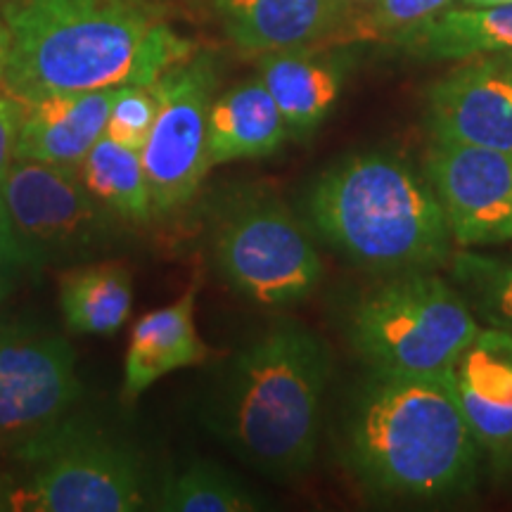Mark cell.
<instances>
[{
    "label": "cell",
    "mask_w": 512,
    "mask_h": 512,
    "mask_svg": "<svg viewBox=\"0 0 512 512\" xmlns=\"http://www.w3.org/2000/svg\"><path fill=\"white\" fill-rule=\"evenodd\" d=\"M494 465H496V470L501 472V475L512 477V444H510L508 451H505V456L498 460V463H494Z\"/></svg>",
    "instance_id": "cell-31"
},
{
    "label": "cell",
    "mask_w": 512,
    "mask_h": 512,
    "mask_svg": "<svg viewBox=\"0 0 512 512\" xmlns=\"http://www.w3.org/2000/svg\"><path fill=\"white\" fill-rule=\"evenodd\" d=\"M195 299L197 285H192L178 302L145 313L136 323L124 361V396L128 401L145 394L164 375L207 361L209 349L195 325Z\"/></svg>",
    "instance_id": "cell-16"
},
{
    "label": "cell",
    "mask_w": 512,
    "mask_h": 512,
    "mask_svg": "<svg viewBox=\"0 0 512 512\" xmlns=\"http://www.w3.org/2000/svg\"><path fill=\"white\" fill-rule=\"evenodd\" d=\"M451 3L453 0H373L368 12L349 24V31L356 38L401 41Z\"/></svg>",
    "instance_id": "cell-24"
},
{
    "label": "cell",
    "mask_w": 512,
    "mask_h": 512,
    "mask_svg": "<svg viewBox=\"0 0 512 512\" xmlns=\"http://www.w3.org/2000/svg\"><path fill=\"white\" fill-rule=\"evenodd\" d=\"M86 190L121 221L143 223L155 216L143 155L102 136L81 162Z\"/></svg>",
    "instance_id": "cell-21"
},
{
    "label": "cell",
    "mask_w": 512,
    "mask_h": 512,
    "mask_svg": "<svg viewBox=\"0 0 512 512\" xmlns=\"http://www.w3.org/2000/svg\"><path fill=\"white\" fill-rule=\"evenodd\" d=\"M408 50L434 60H472L512 50V0L446 8L401 38Z\"/></svg>",
    "instance_id": "cell-19"
},
{
    "label": "cell",
    "mask_w": 512,
    "mask_h": 512,
    "mask_svg": "<svg viewBox=\"0 0 512 512\" xmlns=\"http://www.w3.org/2000/svg\"><path fill=\"white\" fill-rule=\"evenodd\" d=\"M330 377L328 344L287 320L230 358L204 401V425L252 470L297 477L316 458Z\"/></svg>",
    "instance_id": "cell-3"
},
{
    "label": "cell",
    "mask_w": 512,
    "mask_h": 512,
    "mask_svg": "<svg viewBox=\"0 0 512 512\" xmlns=\"http://www.w3.org/2000/svg\"><path fill=\"white\" fill-rule=\"evenodd\" d=\"M0 266L15 268V271H22V268H29L27 256H24L22 247L15 240V233H12L8 214H5L3 202H0Z\"/></svg>",
    "instance_id": "cell-27"
},
{
    "label": "cell",
    "mask_w": 512,
    "mask_h": 512,
    "mask_svg": "<svg viewBox=\"0 0 512 512\" xmlns=\"http://www.w3.org/2000/svg\"><path fill=\"white\" fill-rule=\"evenodd\" d=\"M24 110H27V105L22 100L12 98L8 93L0 95V183L15 162V147Z\"/></svg>",
    "instance_id": "cell-26"
},
{
    "label": "cell",
    "mask_w": 512,
    "mask_h": 512,
    "mask_svg": "<svg viewBox=\"0 0 512 512\" xmlns=\"http://www.w3.org/2000/svg\"><path fill=\"white\" fill-rule=\"evenodd\" d=\"M432 138L512 155V67L475 57L439 79L427 95Z\"/></svg>",
    "instance_id": "cell-12"
},
{
    "label": "cell",
    "mask_w": 512,
    "mask_h": 512,
    "mask_svg": "<svg viewBox=\"0 0 512 512\" xmlns=\"http://www.w3.org/2000/svg\"><path fill=\"white\" fill-rule=\"evenodd\" d=\"M482 328L451 280L415 268L363 294L347 335L375 373L448 375Z\"/></svg>",
    "instance_id": "cell-5"
},
{
    "label": "cell",
    "mask_w": 512,
    "mask_h": 512,
    "mask_svg": "<svg viewBox=\"0 0 512 512\" xmlns=\"http://www.w3.org/2000/svg\"><path fill=\"white\" fill-rule=\"evenodd\" d=\"M27 467L15 482L19 512H131L152 508L150 477L138 448L81 415H67L12 451Z\"/></svg>",
    "instance_id": "cell-6"
},
{
    "label": "cell",
    "mask_w": 512,
    "mask_h": 512,
    "mask_svg": "<svg viewBox=\"0 0 512 512\" xmlns=\"http://www.w3.org/2000/svg\"><path fill=\"white\" fill-rule=\"evenodd\" d=\"M458 403L491 463L512 444V332L484 328L451 370Z\"/></svg>",
    "instance_id": "cell-14"
},
{
    "label": "cell",
    "mask_w": 512,
    "mask_h": 512,
    "mask_svg": "<svg viewBox=\"0 0 512 512\" xmlns=\"http://www.w3.org/2000/svg\"><path fill=\"white\" fill-rule=\"evenodd\" d=\"M230 41L242 53L316 48L349 29L347 0H211Z\"/></svg>",
    "instance_id": "cell-13"
},
{
    "label": "cell",
    "mask_w": 512,
    "mask_h": 512,
    "mask_svg": "<svg viewBox=\"0 0 512 512\" xmlns=\"http://www.w3.org/2000/svg\"><path fill=\"white\" fill-rule=\"evenodd\" d=\"M81 396L67 339L34 320L0 318V446L15 451L50 430Z\"/></svg>",
    "instance_id": "cell-10"
},
{
    "label": "cell",
    "mask_w": 512,
    "mask_h": 512,
    "mask_svg": "<svg viewBox=\"0 0 512 512\" xmlns=\"http://www.w3.org/2000/svg\"><path fill=\"white\" fill-rule=\"evenodd\" d=\"M133 306L131 271L117 261L76 266L60 278V309L74 335L112 337Z\"/></svg>",
    "instance_id": "cell-20"
},
{
    "label": "cell",
    "mask_w": 512,
    "mask_h": 512,
    "mask_svg": "<svg viewBox=\"0 0 512 512\" xmlns=\"http://www.w3.org/2000/svg\"><path fill=\"white\" fill-rule=\"evenodd\" d=\"M306 216L323 242L358 266L437 268L453 252L425 171L389 152H358L323 171L306 195Z\"/></svg>",
    "instance_id": "cell-4"
},
{
    "label": "cell",
    "mask_w": 512,
    "mask_h": 512,
    "mask_svg": "<svg viewBox=\"0 0 512 512\" xmlns=\"http://www.w3.org/2000/svg\"><path fill=\"white\" fill-rule=\"evenodd\" d=\"M8 53H10V31L5 24H0V83H3L5 64H8Z\"/></svg>",
    "instance_id": "cell-29"
},
{
    "label": "cell",
    "mask_w": 512,
    "mask_h": 512,
    "mask_svg": "<svg viewBox=\"0 0 512 512\" xmlns=\"http://www.w3.org/2000/svg\"><path fill=\"white\" fill-rule=\"evenodd\" d=\"M287 136L290 133L283 114L256 76L211 102L207 128L209 166L268 157L283 147Z\"/></svg>",
    "instance_id": "cell-18"
},
{
    "label": "cell",
    "mask_w": 512,
    "mask_h": 512,
    "mask_svg": "<svg viewBox=\"0 0 512 512\" xmlns=\"http://www.w3.org/2000/svg\"><path fill=\"white\" fill-rule=\"evenodd\" d=\"M339 458L377 498L437 503L477 484L479 448L451 373L370 377L339 425Z\"/></svg>",
    "instance_id": "cell-1"
},
{
    "label": "cell",
    "mask_w": 512,
    "mask_h": 512,
    "mask_svg": "<svg viewBox=\"0 0 512 512\" xmlns=\"http://www.w3.org/2000/svg\"><path fill=\"white\" fill-rule=\"evenodd\" d=\"M12 494H15V482L10 477L0 475V512L12 510Z\"/></svg>",
    "instance_id": "cell-28"
},
{
    "label": "cell",
    "mask_w": 512,
    "mask_h": 512,
    "mask_svg": "<svg viewBox=\"0 0 512 512\" xmlns=\"http://www.w3.org/2000/svg\"><path fill=\"white\" fill-rule=\"evenodd\" d=\"M211 259L235 292L261 306L309 299L323 278V261L309 233L271 195L235 197L211 230Z\"/></svg>",
    "instance_id": "cell-7"
},
{
    "label": "cell",
    "mask_w": 512,
    "mask_h": 512,
    "mask_svg": "<svg viewBox=\"0 0 512 512\" xmlns=\"http://www.w3.org/2000/svg\"><path fill=\"white\" fill-rule=\"evenodd\" d=\"M0 202L29 268L86 259L119 240L121 219L86 190L76 166L15 159Z\"/></svg>",
    "instance_id": "cell-8"
},
{
    "label": "cell",
    "mask_w": 512,
    "mask_h": 512,
    "mask_svg": "<svg viewBox=\"0 0 512 512\" xmlns=\"http://www.w3.org/2000/svg\"><path fill=\"white\" fill-rule=\"evenodd\" d=\"M470 5H496V3H510V0H465Z\"/></svg>",
    "instance_id": "cell-32"
},
{
    "label": "cell",
    "mask_w": 512,
    "mask_h": 512,
    "mask_svg": "<svg viewBox=\"0 0 512 512\" xmlns=\"http://www.w3.org/2000/svg\"><path fill=\"white\" fill-rule=\"evenodd\" d=\"M17 271L15 268H8V266H0V304L8 299V294L12 290V275Z\"/></svg>",
    "instance_id": "cell-30"
},
{
    "label": "cell",
    "mask_w": 512,
    "mask_h": 512,
    "mask_svg": "<svg viewBox=\"0 0 512 512\" xmlns=\"http://www.w3.org/2000/svg\"><path fill=\"white\" fill-rule=\"evenodd\" d=\"M159 110L143 147V166L155 216L183 209L209 171L207 128L216 69L209 55L188 57L152 83Z\"/></svg>",
    "instance_id": "cell-9"
},
{
    "label": "cell",
    "mask_w": 512,
    "mask_h": 512,
    "mask_svg": "<svg viewBox=\"0 0 512 512\" xmlns=\"http://www.w3.org/2000/svg\"><path fill=\"white\" fill-rule=\"evenodd\" d=\"M159 110L155 86H121L112 102L105 138L143 152Z\"/></svg>",
    "instance_id": "cell-25"
},
{
    "label": "cell",
    "mask_w": 512,
    "mask_h": 512,
    "mask_svg": "<svg viewBox=\"0 0 512 512\" xmlns=\"http://www.w3.org/2000/svg\"><path fill=\"white\" fill-rule=\"evenodd\" d=\"M259 81L271 93L287 133L306 140L328 119L342 91V67L316 48L259 55Z\"/></svg>",
    "instance_id": "cell-17"
},
{
    "label": "cell",
    "mask_w": 512,
    "mask_h": 512,
    "mask_svg": "<svg viewBox=\"0 0 512 512\" xmlns=\"http://www.w3.org/2000/svg\"><path fill=\"white\" fill-rule=\"evenodd\" d=\"M152 508L164 512H254L264 510L266 503L233 472L197 460L164 479Z\"/></svg>",
    "instance_id": "cell-22"
},
{
    "label": "cell",
    "mask_w": 512,
    "mask_h": 512,
    "mask_svg": "<svg viewBox=\"0 0 512 512\" xmlns=\"http://www.w3.org/2000/svg\"><path fill=\"white\" fill-rule=\"evenodd\" d=\"M496 57H498V60H501V62L508 64V67H512V50H508V53H501V55H496Z\"/></svg>",
    "instance_id": "cell-33"
},
{
    "label": "cell",
    "mask_w": 512,
    "mask_h": 512,
    "mask_svg": "<svg viewBox=\"0 0 512 512\" xmlns=\"http://www.w3.org/2000/svg\"><path fill=\"white\" fill-rule=\"evenodd\" d=\"M448 280L463 294L486 328L512 332V256H491L460 247L446 259Z\"/></svg>",
    "instance_id": "cell-23"
},
{
    "label": "cell",
    "mask_w": 512,
    "mask_h": 512,
    "mask_svg": "<svg viewBox=\"0 0 512 512\" xmlns=\"http://www.w3.org/2000/svg\"><path fill=\"white\" fill-rule=\"evenodd\" d=\"M119 88L55 93L29 102L15 147L19 162H43L79 169L93 145L105 136Z\"/></svg>",
    "instance_id": "cell-15"
},
{
    "label": "cell",
    "mask_w": 512,
    "mask_h": 512,
    "mask_svg": "<svg viewBox=\"0 0 512 512\" xmlns=\"http://www.w3.org/2000/svg\"><path fill=\"white\" fill-rule=\"evenodd\" d=\"M347 3H373V0H347Z\"/></svg>",
    "instance_id": "cell-34"
},
{
    "label": "cell",
    "mask_w": 512,
    "mask_h": 512,
    "mask_svg": "<svg viewBox=\"0 0 512 512\" xmlns=\"http://www.w3.org/2000/svg\"><path fill=\"white\" fill-rule=\"evenodd\" d=\"M3 88L24 105L55 93L152 86L192 53L133 0H17L5 8Z\"/></svg>",
    "instance_id": "cell-2"
},
{
    "label": "cell",
    "mask_w": 512,
    "mask_h": 512,
    "mask_svg": "<svg viewBox=\"0 0 512 512\" xmlns=\"http://www.w3.org/2000/svg\"><path fill=\"white\" fill-rule=\"evenodd\" d=\"M422 171L453 245L470 249L512 240V155L432 138Z\"/></svg>",
    "instance_id": "cell-11"
}]
</instances>
